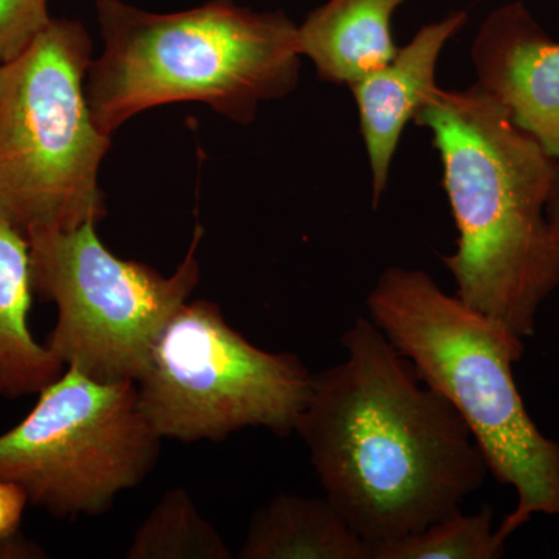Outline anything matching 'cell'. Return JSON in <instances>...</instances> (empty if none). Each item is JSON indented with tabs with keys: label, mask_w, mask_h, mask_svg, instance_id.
Wrapping results in <instances>:
<instances>
[{
	"label": "cell",
	"mask_w": 559,
	"mask_h": 559,
	"mask_svg": "<svg viewBox=\"0 0 559 559\" xmlns=\"http://www.w3.org/2000/svg\"><path fill=\"white\" fill-rule=\"evenodd\" d=\"M341 344L347 358L312 374L294 430L325 498L370 546L462 511L489 469L457 411L370 319Z\"/></svg>",
	"instance_id": "cell-1"
},
{
	"label": "cell",
	"mask_w": 559,
	"mask_h": 559,
	"mask_svg": "<svg viewBox=\"0 0 559 559\" xmlns=\"http://www.w3.org/2000/svg\"><path fill=\"white\" fill-rule=\"evenodd\" d=\"M414 121L432 134L459 230L443 259L455 296L522 340L533 336L559 285V237L547 215L559 160L479 83L437 86Z\"/></svg>",
	"instance_id": "cell-2"
},
{
	"label": "cell",
	"mask_w": 559,
	"mask_h": 559,
	"mask_svg": "<svg viewBox=\"0 0 559 559\" xmlns=\"http://www.w3.org/2000/svg\"><path fill=\"white\" fill-rule=\"evenodd\" d=\"M95 11L105 49L91 61L84 90L105 134L143 110L180 102L249 124L260 103L299 83L297 25L283 11L259 13L234 0L176 13L95 0Z\"/></svg>",
	"instance_id": "cell-3"
},
{
	"label": "cell",
	"mask_w": 559,
	"mask_h": 559,
	"mask_svg": "<svg viewBox=\"0 0 559 559\" xmlns=\"http://www.w3.org/2000/svg\"><path fill=\"white\" fill-rule=\"evenodd\" d=\"M370 320L419 381L457 411L489 473L518 492L496 530L509 540L533 514L559 520V443L530 418L513 377L524 340L448 296L425 271L389 267L367 299Z\"/></svg>",
	"instance_id": "cell-4"
},
{
	"label": "cell",
	"mask_w": 559,
	"mask_h": 559,
	"mask_svg": "<svg viewBox=\"0 0 559 559\" xmlns=\"http://www.w3.org/2000/svg\"><path fill=\"white\" fill-rule=\"evenodd\" d=\"M91 61L86 27L51 17L0 64V223L25 237L98 224L108 213L98 175L112 135L92 119Z\"/></svg>",
	"instance_id": "cell-5"
},
{
	"label": "cell",
	"mask_w": 559,
	"mask_h": 559,
	"mask_svg": "<svg viewBox=\"0 0 559 559\" xmlns=\"http://www.w3.org/2000/svg\"><path fill=\"white\" fill-rule=\"evenodd\" d=\"M95 226L25 237L33 290L57 308L46 344L66 367L92 380L139 382L162 331L200 283L202 227L178 270L165 277L148 264L114 255Z\"/></svg>",
	"instance_id": "cell-6"
},
{
	"label": "cell",
	"mask_w": 559,
	"mask_h": 559,
	"mask_svg": "<svg viewBox=\"0 0 559 559\" xmlns=\"http://www.w3.org/2000/svg\"><path fill=\"white\" fill-rule=\"evenodd\" d=\"M311 381L299 356L250 344L213 301H187L138 382L139 406L160 439L223 441L246 428L288 437Z\"/></svg>",
	"instance_id": "cell-7"
},
{
	"label": "cell",
	"mask_w": 559,
	"mask_h": 559,
	"mask_svg": "<svg viewBox=\"0 0 559 559\" xmlns=\"http://www.w3.org/2000/svg\"><path fill=\"white\" fill-rule=\"evenodd\" d=\"M160 437L139 406L138 382H100L72 367L0 433V479L58 520L97 516L156 466Z\"/></svg>",
	"instance_id": "cell-8"
},
{
	"label": "cell",
	"mask_w": 559,
	"mask_h": 559,
	"mask_svg": "<svg viewBox=\"0 0 559 559\" xmlns=\"http://www.w3.org/2000/svg\"><path fill=\"white\" fill-rule=\"evenodd\" d=\"M473 61L477 83L559 160V43L524 3L489 14L474 40Z\"/></svg>",
	"instance_id": "cell-9"
},
{
	"label": "cell",
	"mask_w": 559,
	"mask_h": 559,
	"mask_svg": "<svg viewBox=\"0 0 559 559\" xmlns=\"http://www.w3.org/2000/svg\"><path fill=\"white\" fill-rule=\"evenodd\" d=\"M466 21L465 11H454L425 25L389 64L349 86L358 105L360 134L370 162L373 207L388 190L390 165L404 128L437 87L441 50L465 27Z\"/></svg>",
	"instance_id": "cell-10"
},
{
	"label": "cell",
	"mask_w": 559,
	"mask_h": 559,
	"mask_svg": "<svg viewBox=\"0 0 559 559\" xmlns=\"http://www.w3.org/2000/svg\"><path fill=\"white\" fill-rule=\"evenodd\" d=\"M409 0H326L297 27L320 79L355 84L395 58L392 17Z\"/></svg>",
	"instance_id": "cell-11"
},
{
	"label": "cell",
	"mask_w": 559,
	"mask_h": 559,
	"mask_svg": "<svg viewBox=\"0 0 559 559\" xmlns=\"http://www.w3.org/2000/svg\"><path fill=\"white\" fill-rule=\"evenodd\" d=\"M33 294L28 240L0 223V396L5 399L38 395L64 371L49 345L33 337Z\"/></svg>",
	"instance_id": "cell-12"
},
{
	"label": "cell",
	"mask_w": 559,
	"mask_h": 559,
	"mask_svg": "<svg viewBox=\"0 0 559 559\" xmlns=\"http://www.w3.org/2000/svg\"><path fill=\"white\" fill-rule=\"evenodd\" d=\"M240 559H370V544L329 499L278 495L250 518Z\"/></svg>",
	"instance_id": "cell-13"
},
{
	"label": "cell",
	"mask_w": 559,
	"mask_h": 559,
	"mask_svg": "<svg viewBox=\"0 0 559 559\" xmlns=\"http://www.w3.org/2000/svg\"><path fill=\"white\" fill-rule=\"evenodd\" d=\"M127 558L130 559H230L234 558L218 530L194 506L187 489L162 496L140 524Z\"/></svg>",
	"instance_id": "cell-14"
},
{
	"label": "cell",
	"mask_w": 559,
	"mask_h": 559,
	"mask_svg": "<svg viewBox=\"0 0 559 559\" xmlns=\"http://www.w3.org/2000/svg\"><path fill=\"white\" fill-rule=\"evenodd\" d=\"M506 540L492 530V510L462 511L399 539L370 546V559H498Z\"/></svg>",
	"instance_id": "cell-15"
},
{
	"label": "cell",
	"mask_w": 559,
	"mask_h": 559,
	"mask_svg": "<svg viewBox=\"0 0 559 559\" xmlns=\"http://www.w3.org/2000/svg\"><path fill=\"white\" fill-rule=\"evenodd\" d=\"M50 0H0V62L20 55L51 16Z\"/></svg>",
	"instance_id": "cell-16"
},
{
	"label": "cell",
	"mask_w": 559,
	"mask_h": 559,
	"mask_svg": "<svg viewBox=\"0 0 559 559\" xmlns=\"http://www.w3.org/2000/svg\"><path fill=\"white\" fill-rule=\"evenodd\" d=\"M27 496L16 484L0 479V543L20 533Z\"/></svg>",
	"instance_id": "cell-17"
},
{
	"label": "cell",
	"mask_w": 559,
	"mask_h": 559,
	"mask_svg": "<svg viewBox=\"0 0 559 559\" xmlns=\"http://www.w3.org/2000/svg\"><path fill=\"white\" fill-rule=\"evenodd\" d=\"M547 215H549V221L554 230L557 231L559 237V186L557 191H555L554 200H551L549 210H547Z\"/></svg>",
	"instance_id": "cell-18"
},
{
	"label": "cell",
	"mask_w": 559,
	"mask_h": 559,
	"mask_svg": "<svg viewBox=\"0 0 559 559\" xmlns=\"http://www.w3.org/2000/svg\"><path fill=\"white\" fill-rule=\"evenodd\" d=\"M0 64H2V62H0Z\"/></svg>",
	"instance_id": "cell-19"
}]
</instances>
